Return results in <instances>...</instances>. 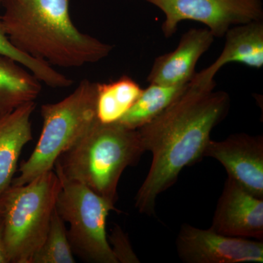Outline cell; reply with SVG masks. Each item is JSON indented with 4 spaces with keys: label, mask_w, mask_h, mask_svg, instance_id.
Instances as JSON below:
<instances>
[{
    "label": "cell",
    "mask_w": 263,
    "mask_h": 263,
    "mask_svg": "<svg viewBox=\"0 0 263 263\" xmlns=\"http://www.w3.org/2000/svg\"><path fill=\"white\" fill-rule=\"evenodd\" d=\"M216 82L190 81L184 91L160 115L138 129L152 162L136 196L137 210L155 215L157 197L177 181L185 167L204 157L214 128L226 119L230 95L216 91Z\"/></svg>",
    "instance_id": "6da1fadb"
},
{
    "label": "cell",
    "mask_w": 263,
    "mask_h": 263,
    "mask_svg": "<svg viewBox=\"0 0 263 263\" xmlns=\"http://www.w3.org/2000/svg\"><path fill=\"white\" fill-rule=\"evenodd\" d=\"M5 32L17 49L52 67H80L110 54L113 46L76 28L69 0H3Z\"/></svg>",
    "instance_id": "7a4b0ae2"
},
{
    "label": "cell",
    "mask_w": 263,
    "mask_h": 263,
    "mask_svg": "<svg viewBox=\"0 0 263 263\" xmlns=\"http://www.w3.org/2000/svg\"><path fill=\"white\" fill-rule=\"evenodd\" d=\"M144 152L138 129L98 119L75 146L60 156L55 171L115 204L121 176Z\"/></svg>",
    "instance_id": "3957f363"
},
{
    "label": "cell",
    "mask_w": 263,
    "mask_h": 263,
    "mask_svg": "<svg viewBox=\"0 0 263 263\" xmlns=\"http://www.w3.org/2000/svg\"><path fill=\"white\" fill-rule=\"evenodd\" d=\"M96 103L97 83L84 79L61 101L42 105L39 141L28 160L21 164L20 174L11 185L26 184L53 170L60 156L75 146L98 120Z\"/></svg>",
    "instance_id": "277c9868"
},
{
    "label": "cell",
    "mask_w": 263,
    "mask_h": 263,
    "mask_svg": "<svg viewBox=\"0 0 263 263\" xmlns=\"http://www.w3.org/2000/svg\"><path fill=\"white\" fill-rule=\"evenodd\" d=\"M62 182L53 170L3 194L5 246L10 262L32 263L46 239Z\"/></svg>",
    "instance_id": "5b68a950"
},
{
    "label": "cell",
    "mask_w": 263,
    "mask_h": 263,
    "mask_svg": "<svg viewBox=\"0 0 263 263\" xmlns=\"http://www.w3.org/2000/svg\"><path fill=\"white\" fill-rule=\"evenodd\" d=\"M57 174L62 189L56 209L70 226L67 234L72 251L88 262L118 263L106 233L107 217L116 210L115 204L82 183Z\"/></svg>",
    "instance_id": "8992f818"
},
{
    "label": "cell",
    "mask_w": 263,
    "mask_h": 263,
    "mask_svg": "<svg viewBox=\"0 0 263 263\" xmlns=\"http://www.w3.org/2000/svg\"><path fill=\"white\" fill-rule=\"evenodd\" d=\"M164 13L162 32L174 35L183 21L206 26L214 37L221 38L231 27L263 20L262 0H145Z\"/></svg>",
    "instance_id": "52a82bcc"
},
{
    "label": "cell",
    "mask_w": 263,
    "mask_h": 263,
    "mask_svg": "<svg viewBox=\"0 0 263 263\" xmlns=\"http://www.w3.org/2000/svg\"><path fill=\"white\" fill-rule=\"evenodd\" d=\"M185 263H262L263 241L236 238L183 224L176 241Z\"/></svg>",
    "instance_id": "ba28073f"
},
{
    "label": "cell",
    "mask_w": 263,
    "mask_h": 263,
    "mask_svg": "<svg viewBox=\"0 0 263 263\" xmlns=\"http://www.w3.org/2000/svg\"><path fill=\"white\" fill-rule=\"evenodd\" d=\"M204 157L222 164L228 178L263 198V137L235 133L223 141L211 139Z\"/></svg>",
    "instance_id": "9c48e42d"
},
{
    "label": "cell",
    "mask_w": 263,
    "mask_h": 263,
    "mask_svg": "<svg viewBox=\"0 0 263 263\" xmlns=\"http://www.w3.org/2000/svg\"><path fill=\"white\" fill-rule=\"evenodd\" d=\"M210 229L236 238L263 239V198L228 178Z\"/></svg>",
    "instance_id": "30bf717a"
},
{
    "label": "cell",
    "mask_w": 263,
    "mask_h": 263,
    "mask_svg": "<svg viewBox=\"0 0 263 263\" xmlns=\"http://www.w3.org/2000/svg\"><path fill=\"white\" fill-rule=\"evenodd\" d=\"M214 39L207 28L189 29L174 51L155 59L147 81L164 86L189 84L196 73L197 62L209 51Z\"/></svg>",
    "instance_id": "8fae6325"
},
{
    "label": "cell",
    "mask_w": 263,
    "mask_h": 263,
    "mask_svg": "<svg viewBox=\"0 0 263 263\" xmlns=\"http://www.w3.org/2000/svg\"><path fill=\"white\" fill-rule=\"evenodd\" d=\"M224 47L215 62L196 72L193 82L209 84L224 65L240 63L254 69L263 67V20L254 21L231 27L224 34Z\"/></svg>",
    "instance_id": "7c38bea8"
},
{
    "label": "cell",
    "mask_w": 263,
    "mask_h": 263,
    "mask_svg": "<svg viewBox=\"0 0 263 263\" xmlns=\"http://www.w3.org/2000/svg\"><path fill=\"white\" fill-rule=\"evenodd\" d=\"M36 104H24L0 115V197L11 186L24 147L32 139L31 117Z\"/></svg>",
    "instance_id": "4fadbf2b"
},
{
    "label": "cell",
    "mask_w": 263,
    "mask_h": 263,
    "mask_svg": "<svg viewBox=\"0 0 263 263\" xmlns=\"http://www.w3.org/2000/svg\"><path fill=\"white\" fill-rule=\"evenodd\" d=\"M41 84L24 66L0 54V115L34 102L41 92Z\"/></svg>",
    "instance_id": "5bb4252c"
},
{
    "label": "cell",
    "mask_w": 263,
    "mask_h": 263,
    "mask_svg": "<svg viewBox=\"0 0 263 263\" xmlns=\"http://www.w3.org/2000/svg\"><path fill=\"white\" fill-rule=\"evenodd\" d=\"M143 89L129 76L110 83H97V118L103 124L119 122L136 103Z\"/></svg>",
    "instance_id": "9a60e30c"
},
{
    "label": "cell",
    "mask_w": 263,
    "mask_h": 263,
    "mask_svg": "<svg viewBox=\"0 0 263 263\" xmlns=\"http://www.w3.org/2000/svg\"><path fill=\"white\" fill-rule=\"evenodd\" d=\"M188 84L164 86L150 84L146 89H143L136 103L118 122L129 129H139L174 103Z\"/></svg>",
    "instance_id": "2e32d148"
},
{
    "label": "cell",
    "mask_w": 263,
    "mask_h": 263,
    "mask_svg": "<svg viewBox=\"0 0 263 263\" xmlns=\"http://www.w3.org/2000/svg\"><path fill=\"white\" fill-rule=\"evenodd\" d=\"M0 54L9 57L24 66L31 73L47 86L52 88L69 87L73 81L60 73L53 67L46 62L40 61L22 53L10 42L5 32L2 16L0 15Z\"/></svg>",
    "instance_id": "e0dca14e"
},
{
    "label": "cell",
    "mask_w": 263,
    "mask_h": 263,
    "mask_svg": "<svg viewBox=\"0 0 263 263\" xmlns=\"http://www.w3.org/2000/svg\"><path fill=\"white\" fill-rule=\"evenodd\" d=\"M65 221L57 212L56 208L52 214L46 239L42 247L33 257L32 263H74Z\"/></svg>",
    "instance_id": "ac0fdd59"
},
{
    "label": "cell",
    "mask_w": 263,
    "mask_h": 263,
    "mask_svg": "<svg viewBox=\"0 0 263 263\" xmlns=\"http://www.w3.org/2000/svg\"><path fill=\"white\" fill-rule=\"evenodd\" d=\"M108 241L118 263H138L139 259L133 251L127 235L116 226L109 235Z\"/></svg>",
    "instance_id": "d6986e66"
},
{
    "label": "cell",
    "mask_w": 263,
    "mask_h": 263,
    "mask_svg": "<svg viewBox=\"0 0 263 263\" xmlns=\"http://www.w3.org/2000/svg\"><path fill=\"white\" fill-rule=\"evenodd\" d=\"M0 263H10L4 238V223L3 216H0Z\"/></svg>",
    "instance_id": "ffe728a7"
},
{
    "label": "cell",
    "mask_w": 263,
    "mask_h": 263,
    "mask_svg": "<svg viewBox=\"0 0 263 263\" xmlns=\"http://www.w3.org/2000/svg\"><path fill=\"white\" fill-rule=\"evenodd\" d=\"M3 212H4V200L2 196L0 197V216H3Z\"/></svg>",
    "instance_id": "44dd1931"
},
{
    "label": "cell",
    "mask_w": 263,
    "mask_h": 263,
    "mask_svg": "<svg viewBox=\"0 0 263 263\" xmlns=\"http://www.w3.org/2000/svg\"><path fill=\"white\" fill-rule=\"evenodd\" d=\"M3 0H0V6L2 5V3H3Z\"/></svg>",
    "instance_id": "7402d4cb"
}]
</instances>
